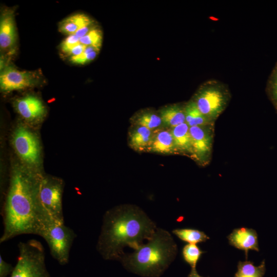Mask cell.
I'll return each mask as SVG.
<instances>
[{"label": "cell", "instance_id": "277c9868", "mask_svg": "<svg viewBox=\"0 0 277 277\" xmlns=\"http://www.w3.org/2000/svg\"><path fill=\"white\" fill-rule=\"evenodd\" d=\"M231 97L230 90L225 84L211 80L200 87L192 100L200 111L215 123L229 105Z\"/></svg>", "mask_w": 277, "mask_h": 277}, {"label": "cell", "instance_id": "9c48e42d", "mask_svg": "<svg viewBox=\"0 0 277 277\" xmlns=\"http://www.w3.org/2000/svg\"><path fill=\"white\" fill-rule=\"evenodd\" d=\"M13 144L19 157L26 163L35 165L39 162L40 149L35 135L23 126L17 127L13 136Z\"/></svg>", "mask_w": 277, "mask_h": 277}, {"label": "cell", "instance_id": "30bf717a", "mask_svg": "<svg viewBox=\"0 0 277 277\" xmlns=\"http://www.w3.org/2000/svg\"><path fill=\"white\" fill-rule=\"evenodd\" d=\"M38 80L34 72L20 71L8 66L3 68L1 72L0 86L2 91L9 92L31 87Z\"/></svg>", "mask_w": 277, "mask_h": 277}, {"label": "cell", "instance_id": "8992f818", "mask_svg": "<svg viewBox=\"0 0 277 277\" xmlns=\"http://www.w3.org/2000/svg\"><path fill=\"white\" fill-rule=\"evenodd\" d=\"M63 191L62 180L41 175L37 189L38 203L43 217L50 225L65 224Z\"/></svg>", "mask_w": 277, "mask_h": 277}, {"label": "cell", "instance_id": "d4e9b609", "mask_svg": "<svg viewBox=\"0 0 277 277\" xmlns=\"http://www.w3.org/2000/svg\"><path fill=\"white\" fill-rule=\"evenodd\" d=\"M102 34L100 30L93 28L86 35L80 38V43L86 46H91L100 48L102 44Z\"/></svg>", "mask_w": 277, "mask_h": 277}, {"label": "cell", "instance_id": "7402d4cb", "mask_svg": "<svg viewBox=\"0 0 277 277\" xmlns=\"http://www.w3.org/2000/svg\"><path fill=\"white\" fill-rule=\"evenodd\" d=\"M135 126L144 127L154 131L163 125L160 115L151 112H145L139 114L134 120Z\"/></svg>", "mask_w": 277, "mask_h": 277}, {"label": "cell", "instance_id": "d6986e66", "mask_svg": "<svg viewBox=\"0 0 277 277\" xmlns=\"http://www.w3.org/2000/svg\"><path fill=\"white\" fill-rule=\"evenodd\" d=\"M185 123L190 127L214 125V123L208 119L199 109L192 100L184 106Z\"/></svg>", "mask_w": 277, "mask_h": 277}, {"label": "cell", "instance_id": "484cf974", "mask_svg": "<svg viewBox=\"0 0 277 277\" xmlns=\"http://www.w3.org/2000/svg\"><path fill=\"white\" fill-rule=\"evenodd\" d=\"M268 90L272 101L277 107V64L274 67L269 79Z\"/></svg>", "mask_w": 277, "mask_h": 277}, {"label": "cell", "instance_id": "3957f363", "mask_svg": "<svg viewBox=\"0 0 277 277\" xmlns=\"http://www.w3.org/2000/svg\"><path fill=\"white\" fill-rule=\"evenodd\" d=\"M176 252V245L170 233L157 229L147 244H141L131 254L124 253L120 260L134 273L159 277L173 261Z\"/></svg>", "mask_w": 277, "mask_h": 277}, {"label": "cell", "instance_id": "4316f807", "mask_svg": "<svg viewBox=\"0 0 277 277\" xmlns=\"http://www.w3.org/2000/svg\"><path fill=\"white\" fill-rule=\"evenodd\" d=\"M80 44V38L77 36L75 34L70 35L61 43V49L63 52L68 54L73 48Z\"/></svg>", "mask_w": 277, "mask_h": 277}, {"label": "cell", "instance_id": "ac0fdd59", "mask_svg": "<svg viewBox=\"0 0 277 277\" xmlns=\"http://www.w3.org/2000/svg\"><path fill=\"white\" fill-rule=\"evenodd\" d=\"M92 21L84 14H76L64 19L59 23V30L70 35L74 34L80 29L92 24Z\"/></svg>", "mask_w": 277, "mask_h": 277}, {"label": "cell", "instance_id": "83f0119b", "mask_svg": "<svg viewBox=\"0 0 277 277\" xmlns=\"http://www.w3.org/2000/svg\"><path fill=\"white\" fill-rule=\"evenodd\" d=\"M14 269V267L6 262L0 255V277H7L11 274Z\"/></svg>", "mask_w": 277, "mask_h": 277}, {"label": "cell", "instance_id": "f546056e", "mask_svg": "<svg viewBox=\"0 0 277 277\" xmlns=\"http://www.w3.org/2000/svg\"><path fill=\"white\" fill-rule=\"evenodd\" d=\"M86 48V46L80 44L73 48L68 54L71 56H76L82 53Z\"/></svg>", "mask_w": 277, "mask_h": 277}, {"label": "cell", "instance_id": "2e32d148", "mask_svg": "<svg viewBox=\"0 0 277 277\" xmlns=\"http://www.w3.org/2000/svg\"><path fill=\"white\" fill-rule=\"evenodd\" d=\"M154 134V131L144 127L135 126L129 134V145L136 151H147Z\"/></svg>", "mask_w": 277, "mask_h": 277}, {"label": "cell", "instance_id": "cb8c5ba5", "mask_svg": "<svg viewBox=\"0 0 277 277\" xmlns=\"http://www.w3.org/2000/svg\"><path fill=\"white\" fill-rule=\"evenodd\" d=\"M100 49L91 46H86L82 53L76 56H70V61L76 64H86L95 58Z\"/></svg>", "mask_w": 277, "mask_h": 277}, {"label": "cell", "instance_id": "ba28073f", "mask_svg": "<svg viewBox=\"0 0 277 277\" xmlns=\"http://www.w3.org/2000/svg\"><path fill=\"white\" fill-rule=\"evenodd\" d=\"M214 126L189 128L192 147V158L202 165L208 164L211 158Z\"/></svg>", "mask_w": 277, "mask_h": 277}, {"label": "cell", "instance_id": "603a6c76", "mask_svg": "<svg viewBox=\"0 0 277 277\" xmlns=\"http://www.w3.org/2000/svg\"><path fill=\"white\" fill-rule=\"evenodd\" d=\"M203 253L195 244L191 243L186 245L182 251L184 260L191 268H196V264Z\"/></svg>", "mask_w": 277, "mask_h": 277}, {"label": "cell", "instance_id": "7c38bea8", "mask_svg": "<svg viewBox=\"0 0 277 277\" xmlns=\"http://www.w3.org/2000/svg\"><path fill=\"white\" fill-rule=\"evenodd\" d=\"M16 32L14 11H3L0 20V47L2 49L12 48L16 43Z\"/></svg>", "mask_w": 277, "mask_h": 277}, {"label": "cell", "instance_id": "4dcf8cb0", "mask_svg": "<svg viewBox=\"0 0 277 277\" xmlns=\"http://www.w3.org/2000/svg\"><path fill=\"white\" fill-rule=\"evenodd\" d=\"M188 277H203L199 274L197 273L196 268H191V271L189 274L188 275Z\"/></svg>", "mask_w": 277, "mask_h": 277}, {"label": "cell", "instance_id": "5bb4252c", "mask_svg": "<svg viewBox=\"0 0 277 277\" xmlns=\"http://www.w3.org/2000/svg\"><path fill=\"white\" fill-rule=\"evenodd\" d=\"M147 151L161 154L177 152L170 130H162L154 132Z\"/></svg>", "mask_w": 277, "mask_h": 277}, {"label": "cell", "instance_id": "44dd1931", "mask_svg": "<svg viewBox=\"0 0 277 277\" xmlns=\"http://www.w3.org/2000/svg\"><path fill=\"white\" fill-rule=\"evenodd\" d=\"M172 232L181 240L191 244L204 242L209 239L204 232L194 229H175Z\"/></svg>", "mask_w": 277, "mask_h": 277}, {"label": "cell", "instance_id": "8fae6325", "mask_svg": "<svg viewBox=\"0 0 277 277\" xmlns=\"http://www.w3.org/2000/svg\"><path fill=\"white\" fill-rule=\"evenodd\" d=\"M227 238L231 245L245 251L246 258L249 250L259 251L258 234L253 229L245 227L235 229Z\"/></svg>", "mask_w": 277, "mask_h": 277}, {"label": "cell", "instance_id": "f1b7e54d", "mask_svg": "<svg viewBox=\"0 0 277 277\" xmlns=\"http://www.w3.org/2000/svg\"><path fill=\"white\" fill-rule=\"evenodd\" d=\"M94 27H93L92 24L86 26H85L78 30H77L74 34L76 36L79 38H82V37L86 35L89 32H90Z\"/></svg>", "mask_w": 277, "mask_h": 277}, {"label": "cell", "instance_id": "7a4b0ae2", "mask_svg": "<svg viewBox=\"0 0 277 277\" xmlns=\"http://www.w3.org/2000/svg\"><path fill=\"white\" fill-rule=\"evenodd\" d=\"M155 230L154 223L138 208L116 207L104 214L96 249L105 260H120L125 246L136 249Z\"/></svg>", "mask_w": 277, "mask_h": 277}, {"label": "cell", "instance_id": "9a60e30c", "mask_svg": "<svg viewBox=\"0 0 277 277\" xmlns=\"http://www.w3.org/2000/svg\"><path fill=\"white\" fill-rule=\"evenodd\" d=\"M189 128L186 123H184L171 128L170 131L176 152L188 154L192 157V147Z\"/></svg>", "mask_w": 277, "mask_h": 277}, {"label": "cell", "instance_id": "4fadbf2b", "mask_svg": "<svg viewBox=\"0 0 277 277\" xmlns=\"http://www.w3.org/2000/svg\"><path fill=\"white\" fill-rule=\"evenodd\" d=\"M15 107L18 113L30 121L39 119L45 112V107L37 97L27 95L16 100Z\"/></svg>", "mask_w": 277, "mask_h": 277}, {"label": "cell", "instance_id": "e0dca14e", "mask_svg": "<svg viewBox=\"0 0 277 277\" xmlns=\"http://www.w3.org/2000/svg\"><path fill=\"white\" fill-rule=\"evenodd\" d=\"M184 106L174 104L161 109L159 115L163 125L172 128L185 123Z\"/></svg>", "mask_w": 277, "mask_h": 277}, {"label": "cell", "instance_id": "ffe728a7", "mask_svg": "<svg viewBox=\"0 0 277 277\" xmlns=\"http://www.w3.org/2000/svg\"><path fill=\"white\" fill-rule=\"evenodd\" d=\"M265 271L264 260L258 266H254L251 261H240L238 265V270L234 277H263Z\"/></svg>", "mask_w": 277, "mask_h": 277}, {"label": "cell", "instance_id": "52a82bcc", "mask_svg": "<svg viewBox=\"0 0 277 277\" xmlns=\"http://www.w3.org/2000/svg\"><path fill=\"white\" fill-rule=\"evenodd\" d=\"M48 244L50 254L60 265L68 263L70 251L76 238L74 230L65 224H54L42 235Z\"/></svg>", "mask_w": 277, "mask_h": 277}, {"label": "cell", "instance_id": "6da1fadb", "mask_svg": "<svg viewBox=\"0 0 277 277\" xmlns=\"http://www.w3.org/2000/svg\"><path fill=\"white\" fill-rule=\"evenodd\" d=\"M41 175L24 168L12 171L1 212L4 230L1 243L22 234L41 236L52 226L43 217L38 205L37 189Z\"/></svg>", "mask_w": 277, "mask_h": 277}, {"label": "cell", "instance_id": "5b68a950", "mask_svg": "<svg viewBox=\"0 0 277 277\" xmlns=\"http://www.w3.org/2000/svg\"><path fill=\"white\" fill-rule=\"evenodd\" d=\"M17 262L10 277H51L45 264L42 243L34 239L18 244Z\"/></svg>", "mask_w": 277, "mask_h": 277}]
</instances>
